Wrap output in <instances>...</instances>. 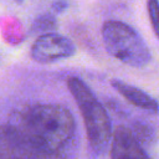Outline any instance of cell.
I'll return each instance as SVG.
<instances>
[{
	"mask_svg": "<svg viewBox=\"0 0 159 159\" xmlns=\"http://www.w3.org/2000/svg\"><path fill=\"white\" fill-rule=\"evenodd\" d=\"M102 35L107 51L119 61L133 67H143L149 62L148 46L127 24L107 21L103 25Z\"/></svg>",
	"mask_w": 159,
	"mask_h": 159,
	"instance_id": "cell-3",
	"label": "cell"
},
{
	"mask_svg": "<svg viewBox=\"0 0 159 159\" xmlns=\"http://www.w3.org/2000/svg\"><path fill=\"white\" fill-rule=\"evenodd\" d=\"M148 14L155 35L159 39V0H148L147 1Z\"/></svg>",
	"mask_w": 159,
	"mask_h": 159,
	"instance_id": "cell-7",
	"label": "cell"
},
{
	"mask_svg": "<svg viewBox=\"0 0 159 159\" xmlns=\"http://www.w3.org/2000/svg\"><path fill=\"white\" fill-rule=\"evenodd\" d=\"M75 132L72 114L58 104H36L20 116L19 125H4L2 159H20L22 154L48 158L58 154Z\"/></svg>",
	"mask_w": 159,
	"mask_h": 159,
	"instance_id": "cell-1",
	"label": "cell"
},
{
	"mask_svg": "<svg viewBox=\"0 0 159 159\" xmlns=\"http://www.w3.org/2000/svg\"><path fill=\"white\" fill-rule=\"evenodd\" d=\"M112 86L130 103H133L137 107H140L143 109L150 111V112H158L159 111V104L158 102L152 98L149 94L143 92L142 89L133 87L130 84H127L124 82H120L119 80L112 81Z\"/></svg>",
	"mask_w": 159,
	"mask_h": 159,
	"instance_id": "cell-6",
	"label": "cell"
},
{
	"mask_svg": "<svg viewBox=\"0 0 159 159\" xmlns=\"http://www.w3.org/2000/svg\"><path fill=\"white\" fill-rule=\"evenodd\" d=\"M67 84L81 109L91 145L96 150H103L111 138V122L107 112L82 80L71 77Z\"/></svg>",
	"mask_w": 159,
	"mask_h": 159,
	"instance_id": "cell-2",
	"label": "cell"
},
{
	"mask_svg": "<svg viewBox=\"0 0 159 159\" xmlns=\"http://www.w3.org/2000/svg\"><path fill=\"white\" fill-rule=\"evenodd\" d=\"M111 159H149L135 137L125 127H118L113 133Z\"/></svg>",
	"mask_w": 159,
	"mask_h": 159,
	"instance_id": "cell-5",
	"label": "cell"
},
{
	"mask_svg": "<svg viewBox=\"0 0 159 159\" xmlns=\"http://www.w3.org/2000/svg\"><path fill=\"white\" fill-rule=\"evenodd\" d=\"M53 7L56 9V11H60V10H62V9L66 7V4L63 2V0H58L57 2L53 4Z\"/></svg>",
	"mask_w": 159,
	"mask_h": 159,
	"instance_id": "cell-8",
	"label": "cell"
},
{
	"mask_svg": "<svg viewBox=\"0 0 159 159\" xmlns=\"http://www.w3.org/2000/svg\"><path fill=\"white\" fill-rule=\"evenodd\" d=\"M75 53L72 41L60 34H45L40 36L32 45L31 56L41 63L52 62L60 58L70 57Z\"/></svg>",
	"mask_w": 159,
	"mask_h": 159,
	"instance_id": "cell-4",
	"label": "cell"
}]
</instances>
